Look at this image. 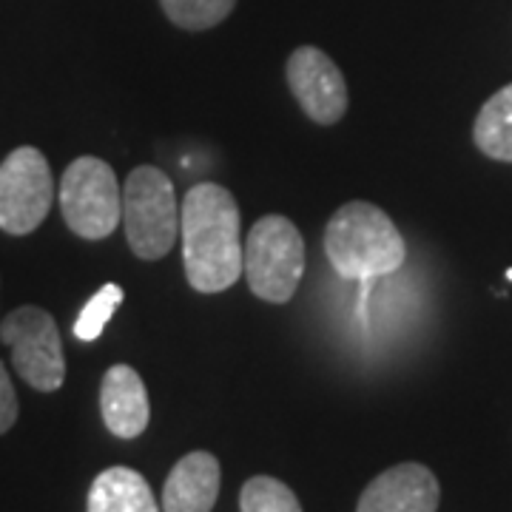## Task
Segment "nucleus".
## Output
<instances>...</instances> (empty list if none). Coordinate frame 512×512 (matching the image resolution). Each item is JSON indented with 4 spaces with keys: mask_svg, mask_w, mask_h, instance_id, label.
Here are the masks:
<instances>
[{
    "mask_svg": "<svg viewBox=\"0 0 512 512\" xmlns=\"http://www.w3.org/2000/svg\"><path fill=\"white\" fill-rule=\"evenodd\" d=\"M18 393H15V384L9 379V370L3 367L0 362V436L6 433V430H12L15 427V421H18Z\"/></svg>",
    "mask_w": 512,
    "mask_h": 512,
    "instance_id": "17",
    "label": "nucleus"
},
{
    "mask_svg": "<svg viewBox=\"0 0 512 512\" xmlns=\"http://www.w3.org/2000/svg\"><path fill=\"white\" fill-rule=\"evenodd\" d=\"M55 180L49 160L35 146L15 148L0 163V231L12 237L32 234L49 217Z\"/></svg>",
    "mask_w": 512,
    "mask_h": 512,
    "instance_id": "7",
    "label": "nucleus"
},
{
    "mask_svg": "<svg viewBox=\"0 0 512 512\" xmlns=\"http://www.w3.org/2000/svg\"><path fill=\"white\" fill-rule=\"evenodd\" d=\"M222 470L217 456L197 450L183 456L163 487V512H211L220 498Z\"/></svg>",
    "mask_w": 512,
    "mask_h": 512,
    "instance_id": "11",
    "label": "nucleus"
},
{
    "mask_svg": "<svg viewBox=\"0 0 512 512\" xmlns=\"http://www.w3.org/2000/svg\"><path fill=\"white\" fill-rule=\"evenodd\" d=\"M60 211L72 234L106 239L123 222V188L100 157H77L60 180Z\"/></svg>",
    "mask_w": 512,
    "mask_h": 512,
    "instance_id": "5",
    "label": "nucleus"
},
{
    "mask_svg": "<svg viewBox=\"0 0 512 512\" xmlns=\"http://www.w3.org/2000/svg\"><path fill=\"white\" fill-rule=\"evenodd\" d=\"M100 413L117 439H137L146 433L151 404L146 384L134 367L114 365L106 370L100 384Z\"/></svg>",
    "mask_w": 512,
    "mask_h": 512,
    "instance_id": "10",
    "label": "nucleus"
},
{
    "mask_svg": "<svg viewBox=\"0 0 512 512\" xmlns=\"http://www.w3.org/2000/svg\"><path fill=\"white\" fill-rule=\"evenodd\" d=\"M86 512H160L148 481L131 467H109L94 478Z\"/></svg>",
    "mask_w": 512,
    "mask_h": 512,
    "instance_id": "12",
    "label": "nucleus"
},
{
    "mask_svg": "<svg viewBox=\"0 0 512 512\" xmlns=\"http://www.w3.org/2000/svg\"><path fill=\"white\" fill-rule=\"evenodd\" d=\"M439 501V478L424 464L404 461L367 484L356 512H436Z\"/></svg>",
    "mask_w": 512,
    "mask_h": 512,
    "instance_id": "9",
    "label": "nucleus"
},
{
    "mask_svg": "<svg viewBox=\"0 0 512 512\" xmlns=\"http://www.w3.org/2000/svg\"><path fill=\"white\" fill-rule=\"evenodd\" d=\"M305 274V239L282 214H268L254 222L245 239L242 276L248 288L274 305L291 302Z\"/></svg>",
    "mask_w": 512,
    "mask_h": 512,
    "instance_id": "3",
    "label": "nucleus"
},
{
    "mask_svg": "<svg viewBox=\"0 0 512 512\" xmlns=\"http://www.w3.org/2000/svg\"><path fill=\"white\" fill-rule=\"evenodd\" d=\"M185 279L194 291L220 293L242 279V220L228 188L194 185L180 208Z\"/></svg>",
    "mask_w": 512,
    "mask_h": 512,
    "instance_id": "1",
    "label": "nucleus"
},
{
    "mask_svg": "<svg viewBox=\"0 0 512 512\" xmlns=\"http://www.w3.org/2000/svg\"><path fill=\"white\" fill-rule=\"evenodd\" d=\"M507 279H510V282H512V268H510V271H507Z\"/></svg>",
    "mask_w": 512,
    "mask_h": 512,
    "instance_id": "18",
    "label": "nucleus"
},
{
    "mask_svg": "<svg viewBox=\"0 0 512 512\" xmlns=\"http://www.w3.org/2000/svg\"><path fill=\"white\" fill-rule=\"evenodd\" d=\"M123 225L134 256L163 259L180 234V208L174 185L157 165H140L123 185Z\"/></svg>",
    "mask_w": 512,
    "mask_h": 512,
    "instance_id": "4",
    "label": "nucleus"
},
{
    "mask_svg": "<svg viewBox=\"0 0 512 512\" xmlns=\"http://www.w3.org/2000/svg\"><path fill=\"white\" fill-rule=\"evenodd\" d=\"M123 305V288L120 285H103L100 291L94 293L92 299L86 302V308L80 311L77 322H74V336L80 342H94L100 339V333L106 330V325L111 322L114 311Z\"/></svg>",
    "mask_w": 512,
    "mask_h": 512,
    "instance_id": "16",
    "label": "nucleus"
},
{
    "mask_svg": "<svg viewBox=\"0 0 512 512\" xmlns=\"http://www.w3.org/2000/svg\"><path fill=\"white\" fill-rule=\"evenodd\" d=\"M473 140L487 157L498 163H512V83L495 92L478 111Z\"/></svg>",
    "mask_w": 512,
    "mask_h": 512,
    "instance_id": "13",
    "label": "nucleus"
},
{
    "mask_svg": "<svg viewBox=\"0 0 512 512\" xmlns=\"http://www.w3.org/2000/svg\"><path fill=\"white\" fill-rule=\"evenodd\" d=\"M239 510L242 512H302L299 498L293 495L288 484L279 478L254 476L245 481L239 493Z\"/></svg>",
    "mask_w": 512,
    "mask_h": 512,
    "instance_id": "15",
    "label": "nucleus"
},
{
    "mask_svg": "<svg viewBox=\"0 0 512 512\" xmlns=\"http://www.w3.org/2000/svg\"><path fill=\"white\" fill-rule=\"evenodd\" d=\"M325 256L345 279L373 282L396 274L407 259L399 228L373 202L342 205L325 228Z\"/></svg>",
    "mask_w": 512,
    "mask_h": 512,
    "instance_id": "2",
    "label": "nucleus"
},
{
    "mask_svg": "<svg viewBox=\"0 0 512 512\" xmlns=\"http://www.w3.org/2000/svg\"><path fill=\"white\" fill-rule=\"evenodd\" d=\"M288 86L296 103L319 126H333L348 111V83L339 66L316 46H299L288 57Z\"/></svg>",
    "mask_w": 512,
    "mask_h": 512,
    "instance_id": "8",
    "label": "nucleus"
},
{
    "mask_svg": "<svg viewBox=\"0 0 512 512\" xmlns=\"http://www.w3.org/2000/svg\"><path fill=\"white\" fill-rule=\"evenodd\" d=\"M168 20L188 32H205L220 26L237 6V0H160Z\"/></svg>",
    "mask_w": 512,
    "mask_h": 512,
    "instance_id": "14",
    "label": "nucleus"
},
{
    "mask_svg": "<svg viewBox=\"0 0 512 512\" xmlns=\"http://www.w3.org/2000/svg\"><path fill=\"white\" fill-rule=\"evenodd\" d=\"M0 339L12 350V365L29 387L55 393L66 379V356L55 316L35 305H23L0 322Z\"/></svg>",
    "mask_w": 512,
    "mask_h": 512,
    "instance_id": "6",
    "label": "nucleus"
}]
</instances>
